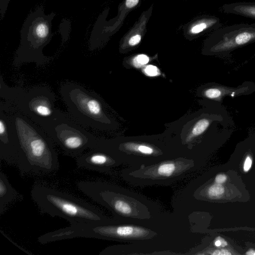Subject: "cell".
I'll return each mask as SVG.
<instances>
[{"label": "cell", "instance_id": "obj_16", "mask_svg": "<svg viewBox=\"0 0 255 255\" xmlns=\"http://www.w3.org/2000/svg\"><path fill=\"white\" fill-rule=\"evenodd\" d=\"M210 121L207 119H202L199 120L193 127L191 134L187 138L186 141H189L193 137L202 134L208 128Z\"/></svg>", "mask_w": 255, "mask_h": 255}, {"label": "cell", "instance_id": "obj_7", "mask_svg": "<svg viewBox=\"0 0 255 255\" xmlns=\"http://www.w3.org/2000/svg\"><path fill=\"white\" fill-rule=\"evenodd\" d=\"M194 159L180 156L147 165L128 166L121 172L123 179L135 186H168L191 175Z\"/></svg>", "mask_w": 255, "mask_h": 255}, {"label": "cell", "instance_id": "obj_26", "mask_svg": "<svg viewBox=\"0 0 255 255\" xmlns=\"http://www.w3.org/2000/svg\"><path fill=\"white\" fill-rule=\"evenodd\" d=\"M138 2V0H126V5L128 8L135 6Z\"/></svg>", "mask_w": 255, "mask_h": 255}, {"label": "cell", "instance_id": "obj_11", "mask_svg": "<svg viewBox=\"0 0 255 255\" xmlns=\"http://www.w3.org/2000/svg\"><path fill=\"white\" fill-rule=\"evenodd\" d=\"M76 163L79 167L103 173L124 164L117 150L100 139L99 146L77 157Z\"/></svg>", "mask_w": 255, "mask_h": 255}, {"label": "cell", "instance_id": "obj_21", "mask_svg": "<svg viewBox=\"0 0 255 255\" xmlns=\"http://www.w3.org/2000/svg\"><path fill=\"white\" fill-rule=\"evenodd\" d=\"M252 165V159L250 156L248 155L246 157L244 164V170L245 172L248 171Z\"/></svg>", "mask_w": 255, "mask_h": 255}, {"label": "cell", "instance_id": "obj_5", "mask_svg": "<svg viewBox=\"0 0 255 255\" xmlns=\"http://www.w3.org/2000/svg\"><path fill=\"white\" fill-rule=\"evenodd\" d=\"M55 15L54 12L45 14L44 8L40 6L28 15L20 30L19 45L13 60L14 66L26 63L42 66L49 62L43 49L52 39V21Z\"/></svg>", "mask_w": 255, "mask_h": 255}, {"label": "cell", "instance_id": "obj_2", "mask_svg": "<svg viewBox=\"0 0 255 255\" xmlns=\"http://www.w3.org/2000/svg\"><path fill=\"white\" fill-rule=\"evenodd\" d=\"M0 107L9 115L15 135L13 164L23 173L42 174L59 166L53 141L45 131L14 107L0 102Z\"/></svg>", "mask_w": 255, "mask_h": 255}, {"label": "cell", "instance_id": "obj_23", "mask_svg": "<svg viewBox=\"0 0 255 255\" xmlns=\"http://www.w3.org/2000/svg\"><path fill=\"white\" fill-rule=\"evenodd\" d=\"M227 176L223 174H218L215 178V181L217 183L222 184L227 180Z\"/></svg>", "mask_w": 255, "mask_h": 255}, {"label": "cell", "instance_id": "obj_20", "mask_svg": "<svg viewBox=\"0 0 255 255\" xmlns=\"http://www.w3.org/2000/svg\"><path fill=\"white\" fill-rule=\"evenodd\" d=\"M10 0H0V20L4 17L8 5Z\"/></svg>", "mask_w": 255, "mask_h": 255}, {"label": "cell", "instance_id": "obj_10", "mask_svg": "<svg viewBox=\"0 0 255 255\" xmlns=\"http://www.w3.org/2000/svg\"><path fill=\"white\" fill-rule=\"evenodd\" d=\"M213 53L224 55L255 42V23H239L217 29L211 38Z\"/></svg>", "mask_w": 255, "mask_h": 255}, {"label": "cell", "instance_id": "obj_13", "mask_svg": "<svg viewBox=\"0 0 255 255\" xmlns=\"http://www.w3.org/2000/svg\"><path fill=\"white\" fill-rule=\"evenodd\" d=\"M221 10L225 13L236 14L255 19V2H236L224 4Z\"/></svg>", "mask_w": 255, "mask_h": 255}, {"label": "cell", "instance_id": "obj_17", "mask_svg": "<svg viewBox=\"0 0 255 255\" xmlns=\"http://www.w3.org/2000/svg\"><path fill=\"white\" fill-rule=\"evenodd\" d=\"M224 190V187L221 184L216 183L207 188L206 194L210 198H217L223 194Z\"/></svg>", "mask_w": 255, "mask_h": 255}, {"label": "cell", "instance_id": "obj_18", "mask_svg": "<svg viewBox=\"0 0 255 255\" xmlns=\"http://www.w3.org/2000/svg\"><path fill=\"white\" fill-rule=\"evenodd\" d=\"M149 61V58L145 55H137L134 59V65L137 67L146 64Z\"/></svg>", "mask_w": 255, "mask_h": 255}, {"label": "cell", "instance_id": "obj_9", "mask_svg": "<svg viewBox=\"0 0 255 255\" xmlns=\"http://www.w3.org/2000/svg\"><path fill=\"white\" fill-rule=\"evenodd\" d=\"M41 128L68 156L78 157L99 145V139L62 111Z\"/></svg>", "mask_w": 255, "mask_h": 255}, {"label": "cell", "instance_id": "obj_14", "mask_svg": "<svg viewBox=\"0 0 255 255\" xmlns=\"http://www.w3.org/2000/svg\"><path fill=\"white\" fill-rule=\"evenodd\" d=\"M17 192L2 171L0 172V213L4 211L6 206L16 196Z\"/></svg>", "mask_w": 255, "mask_h": 255}, {"label": "cell", "instance_id": "obj_27", "mask_svg": "<svg viewBox=\"0 0 255 255\" xmlns=\"http://www.w3.org/2000/svg\"><path fill=\"white\" fill-rule=\"evenodd\" d=\"M255 253V251L252 250L249 251L248 252H247L246 254L250 255H254Z\"/></svg>", "mask_w": 255, "mask_h": 255}, {"label": "cell", "instance_id": "obj_4", "mask_svg": "<svg viewBox=\"0 0 255 255\" xmlns=\"http://www.w3.org/2000/svg\"><path fill=\"white\" fill-rule=\"evenodd\" d=\"M31 196L43 213L62 218L70 224L108 223L115 220L86 202L45 186H34Z\"/></svg>", "mask_w": 255, "mask_h": 255}, {"label": "cell", "instance_id": "obj_3", "mask_svg": "<svg viewBox=\"0 0 255 255\" xmlns=\"http://www.w3.org/2000/svg\"><path fill=\"white\" fill-rule=\"evenodd\" d=\"M79 189L94 201L108 209L116 220L127 223H148L161 217L158 203L145 196L103 181H83Z\"/></svg>", "mask_w": 255, "mask_h": 255}, {"label": "cell", "instance_id": "obj_6", "mask_svg": "<svg viewBox=\"0 0 255 255\" xmlns=\"http://www.w3.org/2000/svg\"><path fill=\"white\" fill-rule=\"evenodd\" d=\"M0 97L40 127L54 119L61 111L55 107L56 97L47 87L38 86L28 90L9 87L0 80Z\"/></svg>", "mask_w": 255, "mask_h": 255}, {"label": "cell", "instance_id": "obj_8", "mask_svg": "<svg viewBox=\"0 0 255 255\" xmlns=\"http://www.w3.org/2000/svg\"><path fill=\"white\" fill-rule=\"evenodd\" d=\"M60 93L69 115L81 126L102 129L108 124L102 102L93 91L68 82L61 86Z\"/></svg>", "mask_w": 255, "mask_h": 255}, {"label": "cell", "instance_id": "obj_12", "mask_svg": "<svg viewBox=\"0 0 255 255\" xmlns=\"http://www.w3.org/2000/svg\"><path fill=\"white\" fill-rule=\"evenodd\" d=\"M15 135L9 114L0 107V158L13 164Z\"/></svg>", "mask_w": 255, "mask_h": 255}, {"label": "cell", "instance_id": "obj_22", "mask_svg": "<svg viewBox=\"0 0 255 255\" xmlns=\"http://www.w3.org/2000/svg\"><path fill=\"white\" fill-rule=\"evenodd\" d=\"M141 40V36L137 34L132 36L128 41V43L131 46H135L138 44Z\"/></svg>", "mask_w": 255, "mask_h": 255}, {"label": "cell", "instance_id": "obj_15", "mask_svg": "<svg viewBox=\"0 0 255 255\" xmlns=\"http://www.w3.org/2000/svg\"><path fill=\"white\" fill-rule=\"evenodd\" d=\"M231 89H224L223 87L219 88H211L208 89L205 91V96L209 99H215L222 98L226 94H230L234 96L235 95L236 92Z\"/></svg>", "mask_w": 255, "mask_h": 255}, {"label": "cell", "instance_id": "obj_1", "mask_svg": "<svg viewBox=\"0 0 255 255\" xmlns=\"http://www.w3.org/2000/svg\"><path fill=\"white\" fill-rule=\"evenodd\" d=\"M181 215L165 213L160 218L148 223H134L115 219L108 223H81L70 226L44 235L45 242H53L75 238H94L129 243L123 245L127 255L142 254L145 251L176 250L179 233L186 232L188 222ZM145 254V253H144Z\"/></svg>", "mask_w": 255, "mask_h": 255}, {"label": "cell", "instance_id": "obj_19", "mask_svg": "<svg viewBox=\"0 0 255 255\" xmlns=\"http://www.w3.org/2000/svg\"><path fill=\"white\" fill-rule=\"evenodd\" d=\"M144 72L148 76H154L159 74L158 68L154 65H148L144 69Z\"/></svg>", "mask_w": 255, "mask_h": 255}, {"label": "cell", "instance_id": "obj_25", "mask_svg": "<svg viewBox=\"0 0 255 255\" xmlns=\"http://www.w3.org/2000/svg\"><path fill=\"white\" fill-rule=\"evenodd\" d=\"M214 255H231L232 254L226 250H216L213 253Z\"/></svg>", "mask_w": 255, "mask_h": 255}, {"label": "cell", "instance_id": "obj_24", "mask_svg": "<svg viewBox=\"0 0 255 255\" xmlns=\"http://www.w3.org/2000/svg\"><path fill=\"white\" fill-rule=\"evenodd\" d=\"M214 245L216 247H225L227 245V242L224 240V239L221 237H218L214 242Z\"/></svg>", "mask_w": 255, "mask_h": 255}]
</instances>
